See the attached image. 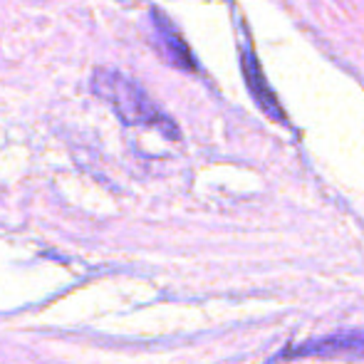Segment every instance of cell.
<instances>
[{"mask_svg": "<svg viewBox=\"0 0 364 364\" xmlns=\"http://www.w3.org/2000/svg\"><path fill=\"white\" fill-rule=\"evenodd\" d=\"M243 73H245V80H248V87H250V92H253L255 102H258L270 117L280 119V107L273 97V90L268 87V82H265V77L260 73L258 63H255L250 50H245V55H243Z\"/></svg>", "mask_w": 364, "mask_h": 364, "instance_id": "3", "label": "cell"}, {"mask_svg": "<svg viewBox=\"0 0 364 364\" xmlns=\"http://www.w3.org/2000/svg\"><path fill=\"white\" fill-rule=\"evenodd\" d=\"M100 97H105L127 124H149V127H166L171 136H176V129L166 122V117L146 100V95L129 80H124L117 73H97L92 80Z\"/></svg>", "mask_w": 364, "mask_h": 364, "instance_id": "1", "label": "cell"}, {"mask_svg": "<svg viewBox=\"0 0 364 364\" xmlns=\"http://www.w3.org/2000/svg\"><path fill=\"white\" fill-rule=\"evenodd\" d=\"M154 20H156L159 35H161L164 45H166V53H168V58H171V63L178 65V68L191 70L193 68V60H191V53H188L186 43H183L181 38H178L176 30H173L171 25H168L166 20H164L159 13H154Z\"/></svg>", "mask_w": 364, "mask_h": 364, "instance_id": "4", "label": "cell"}, {"mask_svg": "<svg viewBox=\"0 0 364 364\" xmlns=\"http://www.w3.org/2000/svg\"><path fill=\"white\" fill-rule=\"evenodd\" d=\"M297 357H364V330H342L290 350Z\"/></svg>", "mask_w": 364, "mask_h": 364, "instance_id": "2", "label": "cell"}]
</instances>
